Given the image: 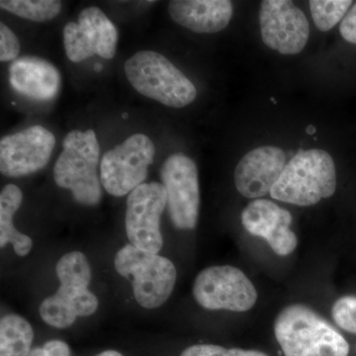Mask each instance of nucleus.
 <instances>
[{"label": "nucleus", "instance_id": "nucleus-1", "mask_svg": "<svg viewBox=\"0 0 356 356\" xmlns=\"http://www.w3.org/2000/svg\"><path fill=\"white\" fill-rule=\"evenodd\" d=\"M274 334L285 356H348L350 344L324 318L304 305L283 309Z\"/></svg>", "mask_w": 356, "mask_h": 356}, {"label": "nucleus", "instance_id": "nucleus-2", "mask_svg": "<svg viewBox=\"0 0 356 356\" xmlns=\"http://www.w3.org/2000/svg\"><path fill=\"white\" fill-rule=\"evenodd\" d=\"M60 287L53 296L40 306V316L46 324L57 329H67L79 317H88L98 308L97 297L89 291L90 264L81 252H70L58 261Z\"/></svg>", "mask_w": 356, "mask_h": 356}, {"label": "nucleus", "instance_id": "nucleus-3", "mask_svg": "<svg viewBox=\"0 0 356 356\" xmlns=\"http://www.w3.org/2000/svg\"><path fill=\"white\" fill-rule=\"evenodd\" d=\"M337 172L331 154L323 149L299 151L274 185L271 197L298 206H312L334 195Z\"/></svg>", "mask_w": 356, "mask_h": 356}, {"label": "nucleus", "instance_id": "nucleus-4", "mask_svg": "<svg viewBox=\"0 0 356 356\" xmlns=\"http://www.w3.org/2000/svg\"><path fill=\"white\" fill-rule=\"evenodd\" d=\"M62 154L54 166V179L60 188L69 189L77 203L86 206L99 204L102 180L98 177L100 147L93 130L67 134Z\"/></svg>", "mask_w": 356, "mask_h": 356}, {"label": "nucleus", "instance_id": "nucleus-5", "mask_svg": "<svg viewBox=\"0 0 356 356\" xmlns=\"http://www.w3.org/2000/svg\"><path fill=\"white\" fill-rule=\"evenodd\" d=\"M129 83L140 95L172 108H182L195 100L194 84L161 54L140 51L124 65Z\"/></svg>", "mask_w": 356, "mask_h": 356}, {"label": "nucleus", "instance_id": "nucleus-6", "mask_svg": "<svg viewBox=\"0 0 356 356\" xmlns=\"http://www.w3.org/2000/svg\"><path fill=\"white\" fill-rule=\"evenodd\" d=\"M114 266L117 273L130 281L136 301L146 309L163 306L177 282V268L172 261L131 243L117 252Z\"/></svg>", "mask_w": 356, "mask_h": 356}, {"label": "nucleus", "instance_id": "nucleus-7", "mask_svg": "<svg viewBox=\"0 0 356 356\" xmlns=\"http://www.w3.org/2000/svg\"><path fill=\"white\" fill-rule=\"evenodd\" d=\"M154 154L153 142L144 134H135L110 149L100 163V180L105 191L122 197L144 184Z\"/></svg>", "mask_w": 356, "mask_h": 356}, {"label": "nucleus", "instance_id": "nucleus-8", "mask_svg": "<svg viewBox=\"0 0 356 356\" xmlns=\"http://www.w3.org/2000/svg\"><path fill=\"white\" fill-rule=\"evenodd\" d=\"M194 299L207 310L247 312L255 305L257 291L241 269L232 266H210L198 274Z\"/></svg>", "mask_w": 356, "mask_h": 356}, {"label": "nucleus", "instance_id": "nucleus-9", "mask_svg": "<svg viewBox=\"0 0 356 356\" xmlns=\"http://www.w3.org/2000/svg\"><path fill=\"white\" fill-rule=\"evenodd\" d=\"M161 178L168 195L166 207L173 226L179 229L195 228L200 208L195 163L184 154H172L161 168Z\"/></svg>", "mask_w": 356, "mask_h": 356}, {"label": "nucleus", "instance_id": "nucleus-10", "mask_svg": "<svg viewBox=\"0 0 356 356\" xmlns=\"http://www.w3.org/2000/svg\"><path fill=\"white\" fill-rule=\"evenodd\" d=\"M166 204L165 186L159 182L140 185L129 194L125 225L131 245L158 254L163 245L161 216Z\"/></svg>", "mask_w": 356, "mask_h": 356}, {"label": "nucleus", "instance_id": "nucleus-11", "mask_svg": "<svg viewBox=\"0 0 356 356\" xmlns=\"http://www.w3.org/2000/svg\"><path fill=\"white\" fill-rule=\"evenodd\" d=\"M259 25L264 43L282 55L299 54L310 35L305 14L289 0L262 1Z\"/></svg>", "mask_w": 356, "mask_h": 356}, {"label": "nucleus", "instance_id": "nucleus-12", "mask_svg": "<svg viewBox=\"0 0 356 356\" xmlns=\"http://www.w3.org/2000/svg\"><path fill=\"white\" fill-rule=\"evenodd\" d=\"M117 42V28L96 6L83 9L77 22H69L65 26V53L74 63L83 62L95 55L112 58L116 54Z\"/></svg>", "mask_w": 356, "mask_h": 356}, {"label": "nucleus", "instance_id": "nucleus-13", "mask_svg": "<svg viewBox=\"0 0 356 356\" xmlns=\"http://www.w3.org/2000/svg\"><path fill=\"white\" fill-rule=\"evenodd\" d=\"M55 146V136L43 126L6 136L0 140V172L7 177L39 172L48 165Z\"/></svg>", "mask_w": 356, "mask_h": 356}, {"label": "nucleus", "instance_id": "nucleus-14", "mask_svg": "<svg viewBox=\"0 0 356 356\" xmlns=\"http://www.w3.org/2000/svg\"><path fill=\"white\" fill-rule=\"evenodd\" d=\"M292 216L277 204L257 199L248 204L242 213V224L252 236H261L280 257L294 252L298 238L291 231Z\"/></svg>", "mask_w": 356, "mask_h": 356}, {"label": "nucleus", "instance_id": "nucleus-15", "mask_svg": "<svg viewBox=\"0 0 356 356\" xmlns=\"http://www.w3.org/2000/svg\"><path fill=\"white\" fill-rule=\"evenodd\" d=\"M286 165V156L277 147H257L245 154L235 170L238 191L250 199L270 193Z\"/></svg>", "mask_w": 356, "mask_h": 356}, {"label": "nucleus", "instance_id": "nucleus-16", "mask_svg": "<svg viewBox=\"0 0 356 356\" xmlns=\"http://www.w3.org/2000/svg\"><path fill=\"white\" fill-rule=\"evenodd\" d=\"M9 83L18 95L44 102L57 97L62 79L57 67L48 60L27 56L13 62Z\"/></svg>", "mask_w": 356, "mask_h": 356}, {"label": "nucleus", "instance_id": "nucleus-17", "mask_svg": "<svg viewBox=\"0 0 356 356\" xmlns=\"http://www.w3.org/2000/svg\"><path fill=\"white\" fill-rule=\"evenodd\" d=\"M168 13L175 22L191 31L213 34L229 25L233 3L229 0H173Z\"/></svg>", "mask_w": 356, "mask_h": 356}, {"label": "nucleus", "instance_id": "nucleus-18", "mask_svg": "<svg viewBox=\"0 0 356 356\" xmlns=\"http://www.w3.org/2000/svg\"><path fill=\"white\" fill-rule=\"evenodd\" d=\"M22 198V191L14 184L6 185L0 193V247L11 243L16 254L26 257L31 252L32 238L18 232L13 225L14 215L19 209Z\"/></svg>", "mask_w": 356, "mask_h": 356}, {"label": "nucleus", "instance_id": "nucleus-19", "mask_svg": "<svg viewBox=\"0 0 356 356\" xmlns=\"http://www.w3.org/2000/svg\"><path fill=\"white\" fill-rule=\"evenodd\" d=\"M34 331L28 321L8 314L0 321V356H28L31 351Z\"/></svg>", "mask_w": 356, "mask_h": 356}, {"label": "nucleus", "instance_id": "nucleus-20", "mask_svg": "<svg viewBox=\"0 0 356 356\" xmlns=\"http://www.w3.org/2000/svg\"><path fill=\"white\" fill-rule=\"evenodd\" d=\"M0 7L24 19L44 22L60 14L62 2L56 0H1Z\"/></svg>", "mask_w": 356, "mask_h": 356}, {"label": "nucleus", "instance_id": "nucleus-21", "mask_svg": "<svg viewBox=\"0 0 356 356\" xmlns=\"http://www.w3.org/2000/svg\"><path fill=\"white\" fill-rule=\"evenodd\" d=\"M309 3L314 23L318 30L325 32L343 21L353 2L351 0H311Z\"/></svg>", "mask_w": 356, "mask_h": 356}, {"label": "nucleus", "instance_id": "nucleus-22", "mask_svg": "<svg viewBox=\"0 0 356 356\" xmlns=\"http://www.w3.org/2000/svg\"><path fill=\"white\" fill-rule=\"evenodd\" d=\"M332 316L343 331L356 334V296H343L334 302Z\"/></svg>", "mask_w": 356, "mask_h": 356}, {"label": "nucleus", "instance_id": "nucleus-23", "mask_svg": "<svg viewBox=\"0 0 356 356\" xmlns=\"http://www.w3.org/2000/svg\"><path fill=\"white\" fill-rule=\"evenodd\" d=\"M180 356H269L259 350L225 348L215 344H195L182 351Z\"/></svg>", "mask_w": 356, "mask_h": 356}, {"label": "nucleus", "instance_id": "nucleus-24", "mask_svg": "<svg viewBox=\"0 0 356 356\" xmlns=\"http://www.w3.org/2000/svg\"><path fill=\"white\" fill-rule=\"evenodd\" d=\"M20 43L17 36L3 22L0 23V60L9 62L17 60Z\"/></svg>", "mask_w": 356, "mask_h": 356}, {"label": "nucleus", "instance_id": "nucleus-25", "mask_svg": "<svg viewBox=\"0 0 356 356\" xmlns=\"http://www.w3.org/2000/svg\"><path fill=\"white\" fill-rule=\"evenodd\" d=\"M339 31L346 41L356 44V2L341 21Z\"/></svg>", "mask_w": 356, "mask_h": 356}, {"label": "nucleus", "instance_id": "nucleus-26", "mask_svg": "<svg viewBox=\"0 0 356 356\" xmlns=\"http://www.w3.org/2000/svg\"><path fill=\"white\" fill-rule=\"evenodd\" d=\"M43 348L47 356H70V350L69 346L65 341L53 339L47 341Z\"/></svg>", "mask_w": 356, "mask_h": 356}, {"label": "nucleus", "instance_id": "nucleus-27", "mask_svg": "<svg viewBox=\"0 0 356 356\" xmlns=\"http://www.w3.org/2000/svg\"><path fill=\"white\" fill-rule=\"evenodd\" d=\"M28 356H47L44 353L43 346L42 348H35L30 351L29 355Z\"/></svg>", "mask_w": 356, "mask_h": 356}, {"label": "nucleus", "instance_id": "nucleus-28", "mask_svg": "<svg viewBox=\"0 0 356 356\" xmlns=\"http://www.w3.org/2000/svg\"><path fill=\"white\" fill-rule=\"evenodd\" d=\"M96 356H123V355H122L120 353H118V351H116V350H105V351H103V353H99V355H97Z\"/></svg>", "mask_w": 356, "mask_h": 356}, {"label": "nucleus", "instance_id": "nucleus-29", "mask_svg": "<svg viewBox=\"0 0 356 356\" xmlns=\"http://www.w3.org/2000/svg\"><path fill=\"white\" fill-rule=\"evenodd\" d=\"M95 70H96V72H102V64H95Z\"/></svg>", "mask_w": 356, "mask_h": 356}, {"label": "nucleus", "instance_id": "nucleus-30", "mask_svg": "<svg viewBox=\"0 0 356 356\" xmlns=\"http://www.w3.org/2000/svg\"><path fill=\"white\" fill-rule=\"evenodd\" d=\"M123 117H124V118L127 119L128 118L127 113L124 114Z\"/></svg>", "mask_w": 356, "mask_h": 356}]
</instances>
